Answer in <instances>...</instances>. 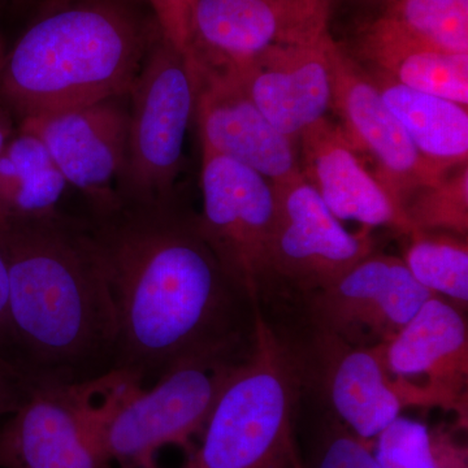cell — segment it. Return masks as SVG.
Here are the masks:
<instances>
[{
  "instance_id": "11",
  "label": "cell",
  "mask_w": 468,
  "mask_h": 468,
  "mask_svg": "<svg viewBox=\"0 0 468 468\" xmlns=\"http://www.w3.org/2000/svg\"><path fill=\"white\" fill-rule=\"evenodd\" d=\"M277 220L271 248L273 276L303 292L322 291L346 275L374 250L371 229L351 233L300 175L273 184Z\"/></svg>"
},
{
  "instance_id": "21",
  "label": "cell",
  "mask_w": 468,
  "mask_h": 468,
  "mask_svg": "<svg viewBox=\"0 0 468 468\" xmlns=\"http://www.w3.org/2000/svg\"><path fill=\"white\" fill-rule=\"evenodd\" d=\"M358 55L397 84L468 107V54L359 37Z\"/></svg>"
},
{
  "instance_id": "23",
  "label": "cell",
  "mask_w": 468,
  "mask_h": 468,
  "mask_svg": "<svg viewBox=\"0 0 468 468\" xmlns=\"http://www.w3.org/2000/svg\"><path fill=\"white\" fill-rule=\"evenodd\" d=\"M405 261L415 280L436 295L463 309L468 303L467 237L451 233L410 234Z\"/></svg>"
},
{
  "instance_id": "9",
  "label": "cell",
  "mask_w": 468,
  "mask_h": 468,
  "mask_svg": "<svg viewBox=\"0 0 468 468\" xmlns=\"http://www.w3.org/2000/svg\"><path fill=\"white\" fill-rule=\"evenodd\" d=\"M331 61L332 110L343 122L345 137L358 155L369 156L375 177L403 212L412 194L437 183L452 168L431 162L419 153L365 68L335 41Z\"/></svg>"
},
{
  "instance_id": "13",
  "label": "cell",
  "mask_w": 468,
  "mask_h": 468,
  "mask_svg": "<svg viewBox=\"0 0 468 468\" xmlns=\"http://www.w3.org/2000/svg\"><path fill=\"white\" fill-rule=\"evenodd\" d=\"M128 95L26 117L21 125L42 141L68 185L81 190L95 212L122 202L113 186L125 162Z\"/></svg>"
},
{
  "instance_id": "22",
  "label": "cell",
  "mask_w": 468,
  "mask_h": 468,
  "mask_svg": "<svg viewBox=\"0 0 468 468\" xmlns=\"http://www.w3.org/2000/svg\"><path fill=\"white\" fill-rule=\"evenodd\" d=\"M359 37L468 54V0H396Z\"/></svg>"
},
{
  "instance_id": "10",
  "label": "cell",
  "mask_w": 468,
  "mask_h": 468,
  "mask_svg": "<svg viewBox=\"0 0 468 468\" xmlns=\"http://www.w3.org/2000/svg\"><path fill=\"white\" fill-rule=\"evenodd\" d=\"M325 0H196L189 60L233 70L273 46L329 32Z\"/></svg>"
},
{
  "instance_id": "6",
  "label": "cell",
  "mask_w": 468,
  "mask_h": 468,
  "mask_svg": "<svg viewBox=\"0 0 468 468\" xmlns=\"http://www.w3.org/2000/svg\"><path fill=\"white\" fill-rule=\"evenodd\" d=\"M128 98V141L117 196L135 205L168 201L196 110V80L189 58L160 30Z\"/></svg>"
},
{
  "instance_id": "32",
  "label": "cell",
  "mask_w": 468,
  "mask_h": 468,
  "mask_svg": "<svg viewBox=\"0 0 468 468\" xmlns=\"http://www.w3.org/2000/svg\"><path fill=\"white\" fill-rule=\"evenodd\" d=\"M9 129L8 124L5 122V120L0 116V151H2L3 146H5V143H7L9 138Z\"/></svg>"
},
{
  "instance_id": "19",
  "label": "cell",
  "mask_w": 468,
  "mask_h": 468,
  "mask_svg": "<svg viewBox=\"0 0 468 468\" xmlns=\"http://www.w3.org/2000/svg\"><path fill=\"white\" fill-rule=\"evenodd\" d=\"M367 73L388 109L401 122L410 140L424 158L448 168L467 163L466 106L412 90L380 73Z\"/></svg>"
},
{
  "instance_id": "27",
  "label": "cell",
  "mask_w": 468,
  "mask_h": 468,
  "mask_svg": "<svg viewBox=\"0 0 468 468\" xmlns=\"http://www.w3.org/2000/svg\"><path fill=\"white\" fill-rule=\"evenodd\" d=\"M160 33L178 51L189 57L196 0H144Z\"/></svg>"
},
{
  "instance_id": "4",
  "label": "cell",
  "mask_w": 468,
  "mask_h": 468,
  "mask_svg": "<svg viewBox=\"0 0 468 468\" xmlns=\"http://www.w3.org/2000/svg\"><path fill=\"white\" fill-rule=\"evenodd\" d=\"M232 360L194 358L169 369L149 389L122 372L92 384L101 402L82 405L101 451L122 468H158L156 455L169 445L192 452L228 378Z\"/></svg>"
},
{
  "instance_id": "24",
  "label": "cell",
  "mask_w": 468,
  "mask_h": 468,
  "mask_svg": "<svg viewBox=\"0 0 468 468\" xmlns=\"http://www.w3.org/2000/svg\"><path fill=\"white\" fill-rule=\"evenodd\" d=\"M403 214L412 233L437 232L467 237V163L451 169L437 183L412 194L403 206Z\"/></svg>"
},
{
  "instance_id": "28",
  "label": "cell",
  "mask_w": 468,
  "mask_h": 468,
  "mask_svg": "<svg viewBox=\"0 0 468 468\" xmlns=\"http://www.w3.org/2000/svg\"><path fill=\"white\" fill-rule=\"evenodd\" d=\"M430 445L437 468H468V449L451 427L430 428Z\"/></svg>"
},
{
  "instance_id": "8",
  "label": "cell",
  "mask_w": 468,
  "mask_h": 468,
  "mask_svg": "<svg viewBox=\"0 0 468 468\" xmlns=\"http://www.w3.org/2000/svg\"><path fill=\"white\" fill-rule=\"evenodd\" d=\"M380 345L390 387L402 408H440L467 430L468 328L462 309L433 295Z\"/></svg>"
},
{
  "instance_id": "2",
  "label": "cell",
  "mask_w": 468,
  "mask_h": 468,
  "mask_svg": "<svg viewBox=\"0 0 468 468\" xmlns=\"http://www.w3.org/2000/svg\"><path fill=\"white\" fill-rule=\"evenodd\" d=\"M18 367L33 385L73 387L110 374L116 323L88 221L60 211L0 221Z\"/></svg>"
},
{
  "instance_id": "26",
  "label": "cell",
  "mask_w": 468,
  "mask_h": 468,
  "mask_svg": "<svg viewBox=\"0 0 468 468\" xmlns=\"http://www.w3.org/2000/svg\"><path fill=\"white\" fill-rule=\"evenodd\" d=\"M309 468H380L374 442L354 435L340 421L324 428L314 446Z\"/></svg>"
},
{
  "instance_id": "16",
  "label": "cell",
  "mask_w": 468,
  "mask_h": 468,
  "mask_svg": "<svg viewBox=\"0 0 468 468\" xmlns=\"http://www.w3.org/2000/svg\"><path fill=\"white\" fill-rule=\"evenodd\" d=\"M97 433L68 387L32 385L0 420V468H110Z\"/></svg>"
},
{
  "instance_id": "17",
  "label": "cell",
  "mask_w": 468,
  "mask_h": 468,
  "mask_svg": "<svg viewBox=\"0 0 468 468\" xmlns=\"http://www.w3.org/2000/svg\"><path fill=\"white\" fill-rule=\"evenodd\" d=\"M297 144L302 176L338 220L412 233L408 218L363 165L340 125L326 116L307 128Z\"/></svg>"
},
{
  "instance_id": "31",
  "label": "cell",
  "mask_w": 468,
  "mask_h": 468,
  "mask_svg": "<svg viewBox=\"0 0 468 468\" xmlns=\"http://www.w3.org/2000/svg\"><path fill=\"white\" fill-rule=\"evenodd\" d=\"M27 390L29 389H20V388L0 384V420L8 417L17 409Z\"/></svg>"
},
{
  "instance_id": "30",
  "label": "cell",
  "mask_w": 468,
  "mask_h": 468,
  "mask_svg": "<svg viewBox=\"0 0 468 468\" xmlns=\"http://www.w3.org/2000/svg\"><path fill=\"white\" fill-rule=\"evenodd\" d=\"M0 384L20 388V389H29L32 385L23 369L18 368L8 359L3 358L2 356H0Z\"/></svg>"
},
{
  "instance_id": "25",
  "label": "cell",
  "mask_w": 468,
  "mask_h": 468,
  "mask_svg": "<svg viewBox=\"0 0 468 468\" xmlns=\"http://www.w3.org/2000/svg\"><path fill=\"white\" fill-rule=\"evenodd\" d=\"M380 468H437L430 445V427L399 417L375 439Z\"/></svg>"
},
{
  "instance_id": "34",
  "label": "cell",
  "mask_w": 468,
  "mask_h": 468,
  "mask_svg": "<svg viewBox=\"0 0 468 468\" xmlns=\"http://www.w3.org/2000/svg\"><path fill=\"white\" fill-rule=\"evenodd\" d=\"M325 2L328 3V5H329V2H331V0H325Z\"/></svg>"
},
{
  "instance_id": "12",
  "label": "cell",
  "mask_w": 468,
  "mask_h": 468,
  "mask_svg": "<svg viewBox=\"0 0 468 468\" xmlns=\"http://www.w3.org/2000/svg\"><path fill=\"white\" fill-rule=\"evenodd\" d=\"M310 295L318 328L366 346L389 341L436 294L419 284L403 260L372 252L335 284Z\"/></svg>"
},
{
  "instance_id": "5",
  "label": "cell",
  "mask_w": 468,
  "mask_h": 468,
  "mask_svg": "<svg viewBox=\"0 0 468 468\" xmlns=\"http://www.w3.org/2000/svg\"><path fill=\"white\" fill-rule=\"evenodd\" d=\"M297 375L257 310L250 356L228 378L184 468H304L292 440Z\"/></svg>"
},
{
  "instance_id": "29",
  "label": "cell",
  "mask_w": 468,
  "mask_h": 468,
  "mask_svg": "<svg viewBox=\"0 0 468 468\" xmlns=\"http://www.w3.org/2000/svg\"><path fill=\"white\" fill-rule=\"evenodd\" d=\"M0 356L17 365L9 320V284L7 267L0 255ZM20 368V367H18Z\"/></svg>"
},
{
  "instance_id": "14",
  "label": "cell",
  "mask_w": 468,
  "mask_h": 468,
  "mask_svg": "<svg viewBox=\"0 0 468 468\" xmlns=\"http://www.w3.org/2000/svg\"><path fill=\"white\" fill-rule=\"evenodd\" d=\"M192 67L194 115L202 147L251 168L272 184L302 175L297 143L268 122L232 73Z\"/></svg>"
},
{
  "instance_id": "7",
  "label": "cell",
  "mask_w": 468,
  "mask_h": 468,
  "mask_svg": "<svg viewBox=\"0 0 468 468\" xmlns=\"http://www.w3.org/2000/svg\"><path fill=\"white\" fill-rule=\"evenodd\" d=\"M203 239L233 284L251 302L273 276L271 248L277 197L266 177L202 147Z\"/></svg>"
},
{
  "instance_id": "33",
  "label": "cell",
  "mask_w": 468,
  "mask_h": 468,
  "mask_svg": "<svg viewBox=\"0 0 468 468\" xmlns=\"http://www.w3.org/2000/svg\"><path fill=\"white\" fill-rule=\"evenodd\" d=\"M367 3H371V5H380L381 8L385 7V5H389V3L396 2V0H366Z\"/></svg>"
},
{
  "instance_id": "20",
  "label": "cell",
  "mask_w": 468,
  "mask_h": 468,
  "mask_svg": "<svg viewBox=\"0 0 468 468\" xmlns=\"http://www.w3.org/2000/svg\"><path fill=\"white\" fill-rule=\"evenodd\" d=\"M68 183L36 134L21 129L0 151V221L58 211Z\"/></svg>"
},
{
  "instance_id": "15",
  "label": "cell",
  "mask_w": 468,
  "mask_h": 468,
  "mask_svg": "<svg viewBox=\"0 0 468 468\" xmlns=\"http://www.w3.org/2000/svg\"><path fill=\"white\" fill-rule=\"evenodd\" d=\"M331 33L315 41L273 46L232 73L277 131L297 143L326 117L334 101Z\"/></svg>"
},
{
  "instance_id": "3",
  "label": "cell",
  "mask_w": 468,
  "mask_h": 468,
  "mask_svg": "<svg viewBox=\"0 0 468 468\" xmlns=\"http://www.w3.org/2000/svg\"><path fill=\"white\" fill-rule=\"evenodd\" d=\"M158 32L122 0H54L9 55L3 91L24 119L128 95Z\"/></svg>"
},
{
  "instance_id": "1",
  "label": "cell",
  "mask_w": 468,
  "mask_h": 468,
  "mask_svg": "<svg viewBox=\"0 0 468 468\" xmlns=\"http://www.w3.org/2000/svg\"><path fill=\"white\" fill-rule=\"evenodd\" d=\"M86 221L115 311L112 371L144 388L185 360H232L245 295L203 239L197 217L168 199L120 202Z\"/></svg>"
},
{
  "instance_id": "18",
  "label": "cell",
  "mask_w": 468,
  "mask_h": 468,
  "mask_svg": "<svg viewBox=\"0 0 468 468\" xmlns=\"http://www.w3.org/2000/svg\"><path fill=\"white\" fill-rule=\"evenodd\" d=\"M314 346L323 390L338 421L374 442L403 410L390 387L380 345L358 346L318 328Z\"/></svg>"
}]
</instances>
